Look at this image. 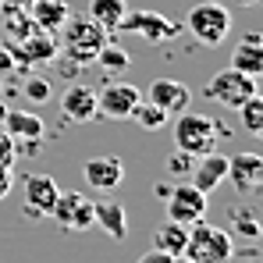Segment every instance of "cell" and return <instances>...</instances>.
<instances>
[{
  "mask_svg": "<svg viewBox=\"0 0 263 263\" xmlns=\"http://www.w3.org/2000/svg\"><path fill=\"white\" fill-rule=\"evenodd\" d=\"M57 32H64V40H57V46H61L64 57L75 61L79 68L92 64L96 53L103 50V43L110 40V32H107L103 25H96L89 14H86V18H71V14H68V22H64Z\"/></svg>",
  "mask_w": 263,
  "mask_h": 263,
  "instance_id": "cell-1",
  "label": "cell"
},
{
  "mask_svg": "<svg viewBox=\"0 0 263 263\" xmlns=\"http://www.w3.org/2000/svg\"><path fill=\"white\" fill-rule=\"evenodd\" d=\"M185 256L196 263H231L235 260V242L224 228H210V224L196 220V224H189Z\"/></svg>",
  "mask_w": 263,
  "mask_h": 263,
  "instance_id": "cell-2",
  "label": "cell"
},
{
  "mask_svg": "<svg viewBox=\"0 0 263 263\" xmlns=\"http://www.w3.org/2000/svg\"><path fill=\"white\" fill-rule=\"evenodd\" d=\"M175 149L189 153V157H203L217 146V121L196 110H181L175 121Z\"/></svg>",
  "mask_w": 263,
  "mask_h": 263,
  "instance_id": "cell-3",
  "label": "cell"
},
{
  "mask_svg": "<svg viewBox=\"0 0 263 263\" xmlns=\"http://www.w3.org/2000/svg\"><path fill=\"white\" fill-rule=\"evenodd\" d=\"M185 29L203 46H220L228 40V32H231V14H228V7L220 0H203V4H196L189 11Z\"/></svg>",
  "mask_w": 263,
  "mask_h": 263,
  "instance_id": "cell-4",
  "label": "cell"
},
{
  "mask_svg": "<svg viewBox=\"0 0 263 263\" xmlns=\"http://www.w3.org/2000/svg\"><path fill=\"white\" fill-rule=\"evenodd\" d=\"M203 96L214 100V103H220V107H228V110H238L249 96H256V79H253V75H242V71H235V68H224V71H217V75L203 86Z\"/></svg>",
  "mask_w": 263,
  "mask_h": 263,
  "instance_id": "cell-5",
  "label": "cell"
},
{
  "mask_svg": "<svg viewBox=\"0 0 263 263\" xmlns=\"http://www.w3.org/2000/svg\"><path fill=\"white\" fill-rule=\"evenodd\" d=\"M50 217L57 220L61 228H68V231H89L92 228V199L86 192H79V189L57 192Z\"/></svg>",
  "mask_w": 263,
  "mask_h": 263,
  "instance_id": "cell-6",
  "label": "cell"
},
{
  "mask_svg": "<svg viewBox=\"0 0 263 263\" xmlns=\"http://www.w3.org/2000/svg\"><path fill=\"white\" fill-rule=\"evenodd\" d=\"M118 29H121V32H139V36L149 40V43H167V40H175L185 25H178V22L157 14V11H125V18H121Z\"/></svg>",
  "mask_w": 263,
  "mask_h": 263,
  "instance_id": "cell-7",
  "label": "cell"
},
{
  "mask_svg": "<svg viewBox=\"0 0 263 263\" xmlns=\"http://www.w3.org/2000/svg\"><path fill=\"white\" fill-rule=\"evenodd\" d=\"M167 203V220H175V224H196V220L206 217V206H210V196L206 192H199L192 181L189 185H175L171 189V196L164 199Z\"/></svg>",
  "mask_w": 263,
  "mask_h": 263,
  "instance_id": "cell-8",
  "label": "cell"
},
{
  "mask_svg": "<svg viewBox=\"0 0 263 263\" xmlns=\"http://www.w3.org/2000/svg\"><path fill=\"white\" fill-rule=\"evenodd\" d=\"M139 100H142V92L132 82H107L103 89H96V114L110 118V121H121V118H132Z\"/></svg>",
  "mask_w": 263,
  "mask_h": 263,
  "instance_id": "cell-9",
  "label": "cell"
},
{
  "mask_svg": "<svg viewBox=\"0 0 263 263\" xmlns=\"http://www.w3.org/2000/svg\"><path fill=\"white\" fill-rule=\"evenodd\" d=\"M11 53H14V68H32V64H50V61H57L61 46H57V36H53V32L36 29V32H29L22 43L11 46Z\"/></svg>",
  "mask_w": 263,
  "mask_h": 263,
  "instance_id": "cell-10",
  "label": "cell"
},
{
  "mask_svg": "<svg viewBox=\"0 0 263 263\" xmlns=\"http://www.w3.org/2000/svg\"><path fill=\"white\" fill-rule=\"evenodd\" d=\"M61 118L64 121H75V125H86L92 118H100L96 114V89L86 86V82L68 86L64 96H61Z\"/></svg>",
  "mask_w": 263,
  "mask_h": 263,
  "instance_id": "cell-11",
  "label": "cell"
},
{
  "mask_svg": "<svg viewBox=\"0 0 263 263\" xmlns=\"http://www.w3.org/2000/svg\"><path fill=\"white\" fill-rule=\"evenodd\" d=\"M224 181H231L235 192H256L260 181H263V157L253 153V149L228 157V178Z\"/></svg>",
  "mask_w": 263,
  "mask_h": 263,
  "instance_id": "cell-12",
  "label": "cell"
},
{
  "mask_svg": "<svg viewBox=\"0 0 263 263\" xmlns=\"http://www.w3.org/2000/svg\"><path fill=\"white\" fill-rule=\"evenodd\" d=\"M57 192H61V185L50 175H29L25 178V214L29 217H50Z\"/></svg>",
  "mask_w": 263,
  "mask_h": 263,
  "instance_id": "cell-13",
  "label": "cell"
},
{
  "mask_svg": "<svg viewBox=\"0 0 263 263\" xmlns=\"http://www.w3.org/2000/svg\"><path fill=\"white\" fill-rule=\"evenodd\" d=\"M149 103H157L167 114H181V110H189L192 92L178 79H157V82H149Z\"/></svg>",
  "mask_w": 263,
  "mask_h": 263,
  "instance_id": "cell-14",
  "label": "cell"
},
{
  "mask_svg": "<svg viewBox=\"0 0 263 263\" xmlns=\"http://www.w3.org/2000/svg\"><path fill=\"white\" fill-rule=\"evenodd\" d=\"M0 128L7 132L14 142H40L46 135V125L36 110H4Z\"/></svg>",
  "mask_w": 263,
  "mask_h": 263,
  "instance_id": "cell-15",
  "label": "cell"
},
{
  "mask_svg": "<svg viewBox=\"0 0 263 263\" xmlns=\"http://www.w3.org/2000/svg\"><path fill=\"white\" fill-rule=\"evenodd\" d=\"M86 181L96 189V192H114L121 181H125V164L121 157H92L86 164Z\"/></svg>",
  "mask_w": 263,
  "mask_h": 263,
  "instance_id": "cell-16",
  "label": "cell"
},
{
  "mask_svg": "<svg viewBox=\"0 0 263 263\" xmlns=\"http://www.w3.org/2000/svg\"><path fill=\"white\" fill-rule=\"evenodd\" d=\"M224 178H228V157H224V153L210 149V153L196 157V164H192V185H196L199 192L210 196Z\"/></svg>",
  "mask_w": 263,
  "mask_h": 263,
  "instance_id": "cell-17",
  "label": "cell"
},
{
  "mask_svg": "<svg viewBox=\"0 0 263 263\" xmlns=\"http://www.w3.org/2000/svg\"><path fill=\"white\" fill-rule=\"evenodd\" d=\"M92 224L103 228L114 242H125L128 238V214L118 199H103V203H92Z\"/></svg>",
  "mask_w": 263,
  "mask_h": 263,
  "instance_id": "cell-18",
  "label": "cell"
},
{
  "mask_svg": "<svg viewBox=\"0 0 263 263\" xmlns=\"http://www.w3.org/2000/svg\"><path fill=\"white\" fill-rule=\"evenodd\" d=\"M231 68L242 71V75H253V79L263 75V40H260V32H246V36H242V43L235 46V53H231Z\"/></svg>",
  "mask_w": 263,
  "mask_h": 263,
  "instance_id": "cell-19",
  "label": "cell"
},
{
  "mask_svg": "<svg viewBox=\"0 0 263 263\" xmlns=\"http://www.w3.org/2000/svg\"><path fill=\"white\" fill-rule=\"evenodd\" d=\"M68 14H71V7H68L64 0H32V4H29L32 25H36V29H46V32H57V29L68 22Z\"/></svg>",
  "mask_w": 263,
  "mask_h": 263,
  "instance_id": "cell-20",
  "label": "cell"
},
{
  "mask_svg": "<svg viewBox=\"0 0 263 263\" xmlns=\"http://www.w3.org/2000/svg\"><path fill=\"white\" fill-rule=\"evenodd\" d=\"M125 11H128L125 0H89V18H92L96 25H103L107 32H118Z\"/></svg>",
  "mask_w": 263,
  "mask_h": 263,
  "instance_id": "cell-21",
  "label": "cell"
},
{
  "mask_svg": "<svg viewBox=\"0 0 263 263\" xmlns=\"http://www.w3.org/2000/svg\"><path fill=\"white\" fill-rule=\"evenodd\" d=\"M185 238H189V228L185 224H175V220H164L160 228H157V235H153V246L157 249H164V253H185Z\"/></svg>",
  "mask_w": 263,
  "mask_h": 263,
  "instance_id": "cell-22",
  "label": "cell"
},
{
  "mask_svg": "<svg viewBox=\"0 0 263 263\" xmlns=\"http://www.w3.org/2000/svg\"><path fill=\"white\" fill-rule=\"evenodd\" d=\"M0 18L7 22V36H11V43H22L29 32H36V25H32V18H29L25 7H7V4H0Z\"/></svg>",
  "mask_w": 263,
  "mask_h": 263,
  "instance_id": "cell-23",
  "label": "cell"
},
{
  "mask_svg": "<svg viewBox=\"0 0 263 263\" xmlns=\"http://www.w3.org/2000/svg\"><path fill=\"white\" fill-rule=\"evenodd\" d=\"M231 220V228H235V235H242L246 242H256L260 238V217H256V210H249V206H238V210H231L228 214Z\"/></svg>",
  "mask_w": 263,
  "mask_h": 263,
  "instance_id": "cell-24",
  "label": "cell"
},
{
  "mask_svg": "<svg viewBox=\"0 0 263 263\" xmlns=\"http://www.w3.org/2000/svg\"><path fill=\"white\" fill-rule=\"evenodd\" d=\"M132 118H135L146 132H160V128H167V121H171V114H167V110H160V107H157V103H149V100H146V103L139 100V103H135V110H132Z\"/></svg>",
  "mask_w": 263,
  "mask_h": 263,
  "instance_id": "cell-25",
  "label": "cell"
},
{
  "mask_svg": "<svg viewBox=\"0 0 263 263\" xmlns=\"http://www.w3.org/2000/svg\"><path fill=\"white\" fill-rule=\"evenodd\" d=\"M238 118H242V128L246 132H263V100H260V92L256 96H249L242 107H238Z\"/></svg>",
  "mask_w": 263,
  "mask_h": 263,
  "instance_id": "cell-26",
  "label": "cell"
},
{
  "mask_svg": "<svg viewBox=\"0 0 263 263\" xmlns=\"http://www.w3.org/2000/svg\"><path fill=\"white\" fill-rule=\"evenodd\" d=\"M96 64H100V68H107V71H125L132 61H128V50H125V46L103 43V50L96 53Z\"/></svg>",
  "mask_w": 263,
  "mask_h": 263,
  "instance_id": "cell-27",
  "label": "cell"
},
{
  "mask_svg": "<svg viewBox=\"0 0 263 263\" xmlns=\"http://www.w3.org/2000/svg\"><path fill=\"white\" fill-rule=\"evenodd\" d=\"M22 92H25V100H32V103H46V100H50V82H46L43 75H29L25 86H22Z\"/></svg>",
  "mask_w": 263,
  "mask_h": 263,
  "instance_id": "cell-28",
  "label": "cell"
},
{
  "mask_svg": "<svg viewBox=\"0 0 263 263\" xmlns=\"http://www.w3.org/2000/svg\"><path fill=\"white\" fill-rule=\"evenodd\" d=\"M192 164H196V157H189V153H181V149H175L171 157H167V171L171 175H192Z\"/></svg>",
  "mask_w": 263,
  "mask_h": 263,
  "instance_id": "cell-29",
  "label": "cell"
},
{
  "mask_svg": "<svg viewBox=\"0 0 263 263\" xmlns=\"http://www.w3.org/2000/svg\"><path fill=\"white\" fill-rule=\"evenodd\" d=\"M14 157H18V142L0 128V167H14Z\"/></svg>",
  "mask_w": 263,
  "mask_h": 263,
  "instance_id": "cell-30",
  "label": "cell"
},
{
  "mask_svg": "<svg viewBox=\"0 0 263 263\" xmlns=\"http://www.w3.org/2000/svg\"><path fill=\"white\" fill-rule=\"evenodd\" d=\"M14 71V53H11V46L0 43V75H11Z\"/></svg>",
  "mask_w": 263,
  "mask_h": 263,
  "instance_id": "cell-31",
  "label": "cell"
},
{
  "mask_svg": "<svg viewBox=\"0 0 263 263\" xmlns=\"http://www.w3.org/2000/svg\"><path fill=\"white\" fill-rule=\"evenodd\" d=\"M167 260H171V253H164V249H157V246H153L149 253H142L135 263H167Z\"/></svg>",
  "mask_w": 263,
  "mask_h": 263,
  "instance_id": "cell-32",
  "label": "cell"
},
{
  "mask_svg": "<svg viewBox=\"0 0 263 263\" xmlns=\"http://www.w3.org/2000/svg\"><path fill=\"white\" fill-rule=\"evenodd\" d=\"M11 185H14V167H0V199L11 192Z\"/></svg>",
  "mask_w": 263,
  "mask_h": 263,
  "instance_id": "cell-33",
  "label": "cell"
},
{
  "mask_svg": "<svg viewBox=\"0 0 263 263\" xmlns=\"http://www.w3.org/2000/svg\"><path fill=\"white\" fill-rule=\"evenodd\" d=\"M171 189H175V185H167V181H160V185H157L153 192H157V199H167V196H171Z\"/></svg>",
  "mask_w": 263,
  "mask_h": 263,
  "instance_id": "cell-34",
  "label": "cell"
},
{
  "mask_svg": "<svg viewBox=\"0 0 263 263\" xmlns=\"http://www.w3.org/2000/svg\"><path fill=\"white\" fill-rule=\"evenodd\" d=\"M0 4H7V7H25V11H29L32 0H0Z\"/></svg>",
  "mask_w": 263,
  "mask_h": 263,
  "instance_id": "cell-35",
  "label": "cell"
},
{
  "mask_svg": "<svg viewBox=\"0 0 263 263\" xmlns=\"http://www.w3.org/2000/svg\"><path fill=\"white\" fill-rule=\"evenodd\" d=\"M167 263H196V260H189L185 253H178V256H171V260H167Z\"/></svg>",
  "mask_w": 263,
  "mask_h": 263,
  "instance_id": "cell-36",
  "label": "cell"
},
{
  "mask_svg": "<svg viewBox=\"0 0 263 263\" xmlns=\"http://www.w3.org/2000/svg\"><path fill=\"white\" fill-rule=\"evenodd\" d=\"M235 4H242V7H249V4H256V0H235Z\"/></svg>",
  "mask_w": 263,
  "mask_h": 263,
  "instance_id": "cell-37",
  "label": "cell"
},
{
  "mask_svg": "<svg viewBox=\"0 0 263 263\" xmlns=\"http://www.w3.org/2000/svg\"><path fill=\"white\" fill-rule=\"evenodd\" d=\"M0 121H4V107H0Z\"/></svg>",
  "mask_w": 263,
  "mask_h": 263,
  "instance_id": "cell-38",
  "label": "cell"
}]
</instances>
